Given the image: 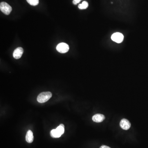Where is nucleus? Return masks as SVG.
I'll return each instance as SVG.
<instances>
[{"instance_id":"2","label":"nucleus","mask_w":148,"mask_h":148,"mask_svg":"<svg viewBox=\"0 0 148 148\" xmlns=\"http://www.w3.org/2000/svg\"><path fill=\"white\" fill-rule=\"evenodd\" d=\"M52 97L50 92H44L40 93L37 97V101L39 103H44L49 101Z\"/></svg>"},{"instance_id":"8","label":"nucleus","mask_w":148,"mask_h":148,"mask_svg":"<svg viewBox=\"0 0 148 148\" xmlns=\"http://www.w3.org/2000/svg\"><path fill=\"white\" fill-rule=\"evenodd\" d=\"M105 116L102 114H97L93 115L92 120L93 121L96 123H101L105 119Z\"/></svg>"},{"instance_id":"13","label":"nucleus","mask_w":148,"mask_h":148,"mask_svg":"<svg viewBox=\"0 0 148 148\" xmlns=\"http://www.w3.org/2000/svg\"><path fill=\"white\" fill-rule=\"evenodd\" d=\"M100 148H111L110 147H109V146H106L105 145H103Z\"/></svg>"},{"instance_id":"1","label":"nucleus","mask_w":148,"mask_h":148,"mask_svg":"<svg viewBox=\"0 0 148 148\" xmlns=\"http://www.w3.org/2000/svg\"><path fill=\"white\" fill-rule=\"evenodd\" d=\"M65 126L63 124H61L56 129H53L50 132L51 137L53 138L60 137L65 131Z\"/></svg>"},{"instance_id":"11","label":"nucleus","mask_w":148,"mask_h":148,"mask_svg":"<svg viewBox=\"0 0 148 148\" xmlns=\"http://www.w3.org/2000/svg\"><path fill=\"white\" fill-rule=\"evenodd\" d=\"M27 2L32 6H36L39 3V0H27Z\"/></svg>"},{"instance_id":"12","label":"nucleus","mask_w":148,"mask_h":148,"mask_svg":"<svg viewBox=\"0 0 148 148\" xmlns=\"http://www.w3.org/2000/svg\"><path fill=\"white\" fill-rule=\"evenodd\" d=\"M82 0H73V3L74 5H77V3H79Z\"/></svg>"},{"instance_id":"10","label":"nucleus","mask_w":148,"mask_h":148,"mask_svg":"<svg viewBox=\"0 0 148 148\" xmlns=\"http://www.w3.org/2000/svg\"><path fill=\"white\" fill-rule=\"evenodd\" d=\"M88 4L86 1H84L81 4H80L78 5V7L79 9H85L88 7Z\"/></svg>"},{"instance_id":"4","label":"nucleus","mask_w":148,"mask_h":148,"mask_svg":"<svg viewBox=\"0 0 148 148\" xmlns=\"http://www.w3.org/2000/svg\"><path fill=\"white\" fill-rule=\"evenodd\" d=\"M56 50L59 53H65L69 51V46L65 43H60L57 46Z\"/></svg>"},{"instance_id":"5","label":"nucleus","mask_w":148,"mask_h":148,"mask_svg":"<svg viewBox=\"0 0 148 148\" xmlns=\"http://www.w3.org/2000/svg\"><path fill=\"white\" fill-rule=\"evenodd\" d=\"M111 39L114 42L117 43H120L123 42L124 36L120 32H117L114 33L111 36Z\"/></svg>"},{"instance_id":"9","label":"nucleus","mask_w":148,"mask_h":148,"mask_svg":"<svg viewBox=\"0 0 148 148\" xmlns=\"http://www.w3.org/2000/svg\"><path fill=\"white\" fill-rule=\"evenodd\" d=\"M34 135L32 131L29 130V131H28L26 136V140L28 143H31L34 141Z\"/></svg>"},{"instance_id":"6","label":"nucleus","mask_w":148,"mask_h":148,"mask_svg":"<svg viewBox=\"0 0 148 148\" xmlns=\"http://www.w3.org/2000/svg\"><path fill=\"white\" fill-rule=\"evenodd\" d=\"M120 126L123 130H128L131 127V124L128 120L123 119L120 122Z\"/></svg>"},{"instance_id":"3","label":"nucleus","mask_w":148,"mask_h":148,"mask_svg":"<svg viewBox=\"0 0 148 148\" xmlns=\"http://www.w3.org/2000/svg\"><path fill=\"white\" fill-rule=\"evenodd\" d=\"M0 9L4 14L9 15L11 12L12 8L7 3L3 2L0 4Z\"/></svg>"},{"instance_id":"7","label":"nucleus","mask_w":148,"mask_h":148,"mask_svg":"<svg viewBox=\"0 0 148 148\" xmlns=\"http://www.w3.org/2000/svg\"><path fill=\"white\" fill-rule=\"evenodd\" d=\"M23 50L22 48L19 47L15 49L13 53V56L15 59H19L22 55Z\"/></svg>"}]
</instances>
